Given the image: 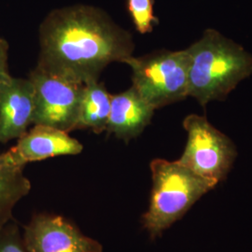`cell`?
I'll return each mask as SVG.
<instances>
[{"mask_svg":"<svg viewBox=\"0 0 252 252\" xmlns=\"http://www.w3.org/2000/svg\"><path fill=\"white\" fill-rule=\"evenodd\" d=\"M132 35L103 9L74 5L51 11L39 27L38 66L86 82L133 56Z\"/></svg>","mask_w":252,"mask_h":252,"instance_id":"6da1fadb","label":"cell"},{"mask_svg":"<svg viewBox=\"0 0 252 252\" xmlns=\"http://www.w3.org/2000/svg\"><path fill=\"white\" fill-rule=\"evenodd\" d=\"M126 5L136 31L142 35L152 33L159 23L154 15V0H127Z\"/></svg>","mask_w":252,"mask_h":252,"instance_id":"4fadbf2b","label":"cell"},{"mask_svg":"<svg viewBox=\"0 0 252 252\" xmlns=\"http://www.w3.org/2000/svg\"><path fill=\"white\" fill-rule=\"evenodd\" d=\"M30 189L31 182L24 168L0 163V228L12 220L16 205Z\"/></svg>","mask_w":252,"mask_h":252,"instance_id":"7c38bea8","label":"cell"},{"mask_svg":"<svg viewBox=\"0 0 252 252\" xmlns=\"http://www.w3.org/2000/svg\"><path fill=\"white\" fill-rule=\"evenodd\" d=\"M154 110L133 86L118 94H111L106 132L128 142L141 135L151 124Z\"/></svg>","mask_w":252,"mask_h":252,"instance_id":"30bf717a","label":"cell"},{"mask_svg":"<svg viewBox=\"0 0 252 252\" xmlns=\"http://www.w3.org/2000/svg\"><path fill=\"white\" fill-rule=\"evenodd\" d=\"M0 252H27L23 234L13 220L0 228Z\"/></svg>","mask_w":252,"mask_h":252,"instance_id":"5bb4252c","label":"cell"},{"mask_svg":"<svg viewBox=\"0 0 252 252\" xmlns=\"http://www.w3.org/2000/svg\"><path fill=\"white\" fill-rule=\"evenodd\" d=\"M150 167L153 189L142 224L151 237L156 238L218 183L199 177L178 161L154 159Z\"/></svg>","mask_w":252,"mask_h":252,"instance_id":"3957f363","label":"cell"},{"mask_svg":"<svg viewBox=\"0 0 252 252\" xmlns=\"http://www.w3.org/2000/svg\"><path fill=\"white\" fill-rule=\"evenodd\" d=\"M35 90L27 78H13L0 85V144L19 139L33 125Z\"/></svg>","mask_w":252,"mask_h":252,"instance_id":"9c48e42d","label":"cell"},{"mask_svg":"<svg viewBox=\"0 0 252 252\" xmlns=\"http://www.w3.org/2000/svg\"><path fill=\"white\" fill-rule=\"evenodd\" d=\"M82 151L83 145L68 133L51 126L34 125L17 139L16 144L0 154V163L25 168L29 162L57 156L78 155Z\"/></svg>","mask_w":252,"mask_h":252,"instance_id":"ba28073f","label":"cell"},{"mask_svg":"<svg viewBox=\"0 0 252 252\" xmlns=\"http://www.w3.org/2000/svg\"><path fill=\"white\" fill-rule=\"evenodd\" d=\"M188 133L185 150L178 162L206 180H225L237 156L234 142L207 118L190 114L184 119Z\"/></svg>","mask_w":252,"mask_h":252,"instance_id":"5b68a950","label":"cell"},{"mask_svg":"<svg viewBox=\"0 0 252 252\" xmlns=\"http://www.w3.org/2000/svg\"><path fill=\"white\" fill-rule=\"evenodd\" d=\"M28 79L35 90L33 125H42L70 133L76 130L84 82L38 65Z\"/></svg>","mask_w":252,"mask_h":252,"instance_id":"8992f818","label":"cell"},{"mask_svg":"<svg viewBox=\"0 0 252 252\" xmlns=\"http://www.w3.org/2000/svg\"><path fill=\"white\" fill-rule=\"evenodd\" d=\"M132 69V86L154 109L189 96V58L186 50L157 51L126 61Z\"/></svg>","mask_w":252,"mask_h":252,"instance_id":"277c9868","label":"cell"},{"mask_svg":"<svg viewBox=\"0 0 252 252\" xmlns=\"http://www.w3.org/2000/svg\"><path fill=\"white\" fill-rule=\"evenodd\" d=\"M111 106V94L99 80L84 83L76 130L88 129L95 134L106 131Z\"/></svg>","mask_w":252,"mask_h":252,"instance_id":"8fae6325","label":"cell"},{"mask_svg":"<svg viewBox=\"0 0 252 252\" xmlns=\"http://www.w3.org/2000/svg\"><path fill=\"white\" fill-rule=\"evenodd\" d=\"M27 252H103L97 240L81 233L68 220L54 214H36L25 226Z\"/></svg>","mask_w":252,"mask_h":252,"instance_id":"52a82bcc","label":"cell"},{"mask_svg":"<svg viewBox=\"0 0 252 252\" xmlns=\"http://www.w3.org/2000/svg\"><path fill=\"white\" fill-rule=\"evenodd\" d=\"M9 49L8 41L0 37V85L11 79L9 69Z\"/></svg>","mask_w":252,"mask_h":252,"instance_id":"9a60e30c","label":"cell"},{"mask_svg":"<svg viewBox=\"0 0 252 252\" xmlns=\"http://www.w3.org/2000/svg\"><path fill=\"white\" fill-rule=\"evenodd\" d=\"M189 58V96L205 107L222 101L252 74V55L242 46L207 29L198 41L185 49Z\"/></svg>","mask_w":252,"mask_h":252,"instance_id":"7a4b0ae2","label":"cell"}]
</instances>
